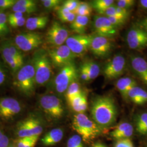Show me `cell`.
<instances>
[{
  "label": "cell",
  "mask_w": 147,
  "mask_h": 147,
  "mask_svg": "<svg viewBox=\"0 0 147 147\" xmlns=\"http://www.w3.org/2000/svg\"><path fill=\"white\" fill-rule=\"evenodd\" d=\"M9 138L5 135H4L0 140V147H9Z\"/></svg>",
  "instance_id": "cell-50"
},
{
  "label": "cell",
  "mask_w": 147,
  "mask_h": 147,
  "mask_svg": "<svg viewBox=\"0 0 147 147\" xmlns=\"http://www.w3.org/2000/svg\"><path fill=\"white\" fill-rule=\"evenodd\" d=\"M93 28L96 36L110 38L117 33V27L114 26L107 16H95L93 21Z\"/></svg>",
  "instance_id": "cell-13"
},
{
  "label": "cell",
  "mask_w": 147,
  "mask_h": 147,
  "mask_svg": "<svg viewBox=\"0 0 147 147\" xmlns=\"http://www.w3.org/2000/svg\"><path fill=\"white\" fill-rule=\"evenodd\" d=\"M71 11H70L68 9H67L66 8L64 7L62 5L59 7L57 9V14L60 20H62L64 18L69 15Z\"/></svg>",
  "instance_id": "cell-46"
},
{
  "label": "cell",
  "mask_w": 147,
  "mask_h": 147,
  "mask_svg": "<svg viewBox=\"0 0 147 147\" xmlns=\"http://www.w3.org/2000/svg\"><path fill=\"white\" fill-rule=\"evenodd\" d=\"M24 17V14L19 12H13L8 16V22L15 21Z\"/></svg>",
  "instance_id": "cell-47"
},
{
  "label": "cell",
  "mask_w": 147,
  "mask_h": 147,
  "mask_svg": "<svg viewBox=\"0 0 147 147\" xmlns=\"http://www.w3.org/2000/svg\"><path fill=\"white\" fill-rule=\"evenodd\" d=\"M126 62L121 55H116L106 64L103 69V74L107 80L117 79L125 70Z\"/></svg>",
  "instance_id": "cell-11"
},
{
  "label": "cell",
  "mask_w": 147,
  "mask_h": 147,
  "mask_svg": "<svg viewBox=\"0 0 147 147\" xmlns=\"http://www.w3.org/2000/svg\"><path fill=\"white\" fill-rule=\"evenodd\" d=\"M113 0H95L92 2V7L100 14H104L106 9L113 5Z\"/></svg>",
  "instance_id": "cell-24"
},
{
  "label": "cell",
  "mask_w": 147,
  "mask_h": 147,
  "mask_svg": "<svg viewBox=\"0 0 147 147\" xmlns=\"http://www.w3.org/2000/svg\"><path fill=\"white\" fill-rule=\"evenodd\" d=\"M27 124L29 126L33 136H39L42 133V126L40 121L34 118H30L26 119Z\"/></svg>",
  "instance_id": "cell-28"
},
{
  "label": "cell",
  "mask_w": 147,
  "mask_h": 147,
  "mask_svg": "<svg viewBox=\"0 0 147 147\" xmlns=\"http://www.w3.org/2000/svg\"><path fill=\"white\" fill-rule=\"evenodd\" d=\"M135 2V1L134 0H119L117 2V6L128 10L134 5Z\"/></svg>",
  "instance_id": "cell-38"
},
{
  "label": "cell",
  "mask_w": 147,
  "mask_h": 147,
  "mask_svg": "<svg viewBox=\"0 0 147 147\" xmlns=\"http://www.w3.org/2000/svg\"><path fill=\"white\" fill-rule=\"evenodd\" d=\"M15 147L14 146H11V147Z\"/></svg>",
  "instance_id": "cell-56"
},
{
  "label": "cell",
  "mask_w": 147,
  "mask_h": 147,
  "mask_svg": "<svg viewBox=\"0 0 147 147\" xmlns=\"http://www.w3.org/2000/svg\"><path fill=\"white\" fill-rule=\"evenodd\" d=\"M17 135L19 138L34 137L27 124L26 119L21 121L18 124L17 128Z\"/></svg>",
  "instance_id": "cell-29"
},
{
  "label": "cell",
  "mask_w": 147,
  "mask_h": 147,
  "mask_svg": "<svg viewBox=\"0 0 147 147\" xmlns=\"http://www.w3.org/2000/svg\"><path fill=\"white\" fill-rule=\"evenodd\" d=\"M80 3V1L76 0H67L64 1L62 6L66 8L70 11L75 13V11H76Z\"/></svg>",
  "instance_id": "cell-37"
},
{
  "label": "cell",
  "mask_w": 147,
  "mask_h": 147,
  "mask_svg": "<svg viewBox=\"0 0 147 147\" xmlns=\"http://www.w3.org/2000/svg\"><path fill=\"white\" fill-rule=\"evenodd\" d=\"M16 5L22 6L37 7L36 2L33 0H18L16 1Z\"/></svg>",
  "instance_id": "cell-44"
},
{
  "label": "cell",
  "mask_w": 147,
  "mask_h": 147,
  "mask_svg": "<svg viewBox=\"0 0 147 147\" xmlns=\"http://www.w3.org/2000/svg\"><path fill=\"white\" fill-rule=\"evenodd\" d=\"M69 31L57 21L53 22L48 30L46 39L47 42L56 47L63 45L68 38Z\"/></svg>",
  "instance_id": "cell-10"
},
{
  "label": "cell",
  "mask_w": 147,
  "mask_h": 147,
  "mask_svg": "<svg viewBox=\"0 0 147 147\" xmlns=\"http://www.w3.org/2000/svg\"><path fill=\"white\" fill-rule=\"evenodd\" d=\"M36 84V73L33 64H28L22 66L18 71L16 86L21 92L30 95L33 92Z\"/></svg>",
  "instance_id": "cell-4"
},
{
  "label": "cell",
  "mask_w": 147,
  "mask_h": 147,
  "mask_svg": "<svg viewBox=\"0 0 147 147\" xmlns=\"http://www.w3.org/2000/svg\"><path fill=\"white\" fill-rule=\"evenodd\" d=\"M115 147H134V145L130 139L125 138L118 140Z\"/></svg>",
  "instance_id": "cell-41"
},
{
  "label": "cell",
  "mask_w": 147,
  "mask_h": 147,
  "mask_svg": "<svg viewBox=\"0 0 147 147\" xmlns=\"http://www.w3.org/2000/svg\"><path fill=\"white\" fill-rule=\"evenodd\" d=\"M136 130L141 135L147 134V113H143L137 117Z\"/></svg>",
  "instance_id": "cell-26"
},
{
  "label": "cell",
  "mask_w": 147,
  "mask_h": 147,
  "mask_svg": "<svg viewBox=\"0 0 147 147\" xmlns=\"http://www.w3.org/2000/svg\"><path fill=\"white\" fill-rule=\"evenodd\" d=\"M89 21V16H77L71 23L70 28L77 34H84Z\"/></svg>",
  "instance_id": "cell-23"
},
{
  "label": "cell",
  "mask_w": 147,
  "mask_h": 147,
  "mask_svg": "<svg viewBox=\"0 0 147 147\" xmlns=\"http://www.w3.org/2000/svg\"><path fill=\"white\" fill-rule=\"evenodd\" d=\"M134 132V127L131 124L123 122L116 126L111 132V136L113 138L119 140L121 139L129 138Z\"/></svg>",
  "instance_id": "cell-17"
},
{
  "label": "cell",
  "mask_w": 147,
  "mask_h": 147,
  "mask_svg": "<svg viewBox=\"0 0 147 147\" xmlns=\"http://www.w3.org/2000/svg\"><path fill=\"white\" fill-rule=\"evenodd\" d=\"M87 109V96L85 93H84L82 99L81 101V113H84V112L86 111Z\"/></svg>",
  "instance_id": "cell-48"
},
{
  "label": "cell",
  "mask_w": 147,
  "mask_h": 147,
  "mask_svg": "<svg viewBox=\"0 0 147 147\" xmlns=\"http://www.w3.org/2000/svg\"><path fill=\"white\" fill-rule=\"evenodd\" d=\"M72 126L84 142L93 140L101 132L100 126L84 113H77L74 116Z\"/></svg>",
  "instance_id": "cell-2"
},
{
  "label": "cell",
  "mask_w": 147,
  "mask_h": 147,
  "mask_svg": "<svg viewBox=\"0 0 147 147\" xmlns=\"http://www.w3.org/2000/svg\"><path fill=\"white\" fill-rule=\"evenodd\" d=\"M132 68L142 82L147 86V62L141 57L132 56L130 58Z\"/></svg>",
  "instance_id": "cell-16"
},
{
  "label": "cell",
  "mask_w": 147,
  "mask_h": 147,
  "mask_svg": "<svg viewBox=\"0 0 147 147\" xmlns=\"http://www.w3.org/2000/svg\"><path fill=\"white\" fill-rule=\"evenodd\" d=\"M89 75L90 81L96 78L100 74V67L99 65L93 61H87L84 62Z\"/></svg>",
  "instance_id": "cell-25"
},
{
  "label": "cell",
  "mask_w": 147,
  "mask_h": 147,
  "mask_svg": "<svg viewBox=\"0 0 147 147\" xmlns=\"http://www.w3.org/2000/svg\"><path fill=\"white\" fill-rule=\"evenodd\" d=\"M5 134H3V132L1 130H0V140L1 139V138L3 137V136Z\"/></svg>",
  "instance_id": "cell-55"
},
{
  "label": "cell",
  "mask_w": 147,
  "mask_h": 147,
  "mask_svg": "<svg viewBox=\"0 0 147 147\" xmlns=\"http://www.w3.org/2000/svg\"><path fill=\"white\" fill-rule=\"evenodd\" d=\"M66 92V97L68 102H70L82 92L81 90L80 85L79 82H77V80L74 81L69 85Z\"/></svg>",
  "instance_id": "cell-27"
},
{
  "label": "cell",
  "mask_w": 147,
  "mask_h": 147,
  "mask_svg": "<svg viewBox=\"0 0 147 147\" xmlns=\"http://www.w3.org/2000/svg\"><path fill=\"white\" fill-rule=\"evenodd\" d=\"M7 48L8 49L11 55L14 56L15 58H16L19 61L24 62V58L23 55L21 53V50H20L18 47L16 45V44H13L11 42H7L5 43Z\"/></svg>",
  "instance_id": "cell-33"
},
{
  "label": "cell",
  "mask_w": 147,
  "mask_h": 147,
  "mask_svg": "<svg viewBox=\"0 0 147 147\" xmlns=\"http://www.w3.org/2000/svg\"><path fill=\"white\" fill-rule=\"evenodd\" d=\"M107 18L110 21L111 23L116 27L123 25L127 19L125 18L116 16H108Z\"/></svg>",
  "instance_id": "cell-40"
},
{
  "label": "cell",
  "mask_w": 147,
  "mask_h": 147,
  "mask_svg": "<svg viewBox=\"0 0 147 147\" xmlns=\"http://www.w3.org/2000/svg\"><path fill=\"white\" fill-rule=\"evenodd\" d=\"M83 95H84V92H82V93H81L78 96L74 98L73 100L69 102V104L73 109V110L74 111L78 113H81L80 107H81V104L82 99Z\"/></svg>",
  "instance_id": "cell-34"
},
{
  "label": "cell",
  "mask_w": 147,
  "mask_h": 147,
  "mask_svg": "<svg viewBox=\"0 0 147 147\" xmlns=\"http://www.w3.org/2000/svg\"><path fill=\"white\" fill-rule=\"evenodd\" d=\"M42 42V36L34 32L21 33L16 36L14 40V43L18 48L25 52L37 49Z\"/></svg>",
  "instance_id": "cell-7"
},
{
  "label": "cell",
  "mask_w": 147,
  "mask_h": 147,
  "mask_svg": "<svg viewBox=\"0 0 147 147\" xmlns=\"http://www.w3.org/2000/svg\"><path fill=\"white\" fill-rule=\"evenodd\" d=\"M80 75L81 79H82L83 81H86V82L90 81L88 74L87 73V69L86 68L84 63L82 64L80 68Z\"/></svg>",
  "instance_id": "cell-43"
},
{
  "label": "cell",
  "mask_w": 147,
  "mask_h": 147,
  "mask_svg": "<svg viewBox=\"0 0 147 147\" xmlns=\"http://www.w3.org/2000/svg\"><path fill=\"white\" fill-rule=\"evenodd\" d=\"M141 25L142 28L147 32V17L144 18L141 22Z\"/></svg>",
  "instance_id": "cell-52"
},
{
  "label": "cell",
  "mask_w": 147,
  "mask_h": 147,
  "mask_svg": "<svg viewBox=\"0 0 147 147\" xmlns=\"http://www.w3.org/2000/svg\"><path fill=\"white\" fill-rule=\"evenodd\" d=\"M37 7H27L15 5L12 8V10L14 12H19L22 14L24 13H32L36 11Z\"/></svg>",
  "instance_id": "cell-35"
},
{
  "label": "cell",
  "mask_w": 147,
  "mask_h": 147,
  "mask_svg": "<svg viewBox=\"0 0 147 147\" xmlns=\"http://www.w3.org/2000/svg\"><path fill=\"white\" fill-rule=\"evenodd\" d=\"M8 18L5 13L0 11V37L5 36L9 32L8 26Z\"/></svg>",
  "instance_id": "cell-32"
},
{
  "label": "cell",
  "mask_w": 147,
  "mask_h": 147,
  "mask_svg": "<svg viewBox=\"0 0 147 147\" xmlns=\"http://www.w3.org/2000/svg\"><path fill=\"white\" fill-rule=\"evenodd\" d=\"M40 104L45 112L53 118H59L63 116V105L57 96L53 95H43L40 98Z\"/></svg>",
  "instance_id": "cell-9"
},
{
  "label": "cell",
  "mask_w": 147,
  "mask_h": 147,
  "mask_svg": "<svg viewBox=\"0 0 147 147\" xmlns=\"http://www.w3.org/2000/svg\"><path fill=\"white\" fill-rule=\"evenodd\" d=\"M90 112L94 121L100 127L110 126L116 121L117 107L113 99L109 96H100L95 98Z\"/></svg>",
  "instance_id": "cell-1"
},
{
  "label": "cell",
  "mask_w": 147,
  "mask_h": 147,
  "mask_svg": "<svg viewBox=\"0 0 147 147\" xmlns=\"http://www.w3.org/2000/svg\"><path fill=\"white\" fill-rule=\"evenodd\" d=\"M5 79V71L3 70V69L1 68L0 66V85L2 84Z\"/></svg>",
  "instance_id": "cell-51"
},
{
  "label": "cell",
  "mask_w": 147,
  "mask_h": 147,
  "mask_svg": "<svg viewBox=\"0 0 147 147\" xmlns=\"http://www.w3.org/2000/svg\"><path fill=\"white\" fill-rule=\"evenodd\" d=\"M76 14L74 13V12H71L69 15L64 18L61 21H62L63 22H70L72 23L74 20L75 19L76 17Z\"/></svg>",
  "instance_id": "cell-49"
},
{
  "label": "cell",
  "mask_w": 147,
  "mask_h": 147,
  "mask_svg": "<svg viewBox=\"0 0 147 147\" xmlns=\"http://www.w3.org/2000/svg\"></svg>",
  "instance_id": "cell-57"
},
{
  "label": "cell",
  "mask_w": 147,
  "mask_h": 147,
  "mask_svg": "<svg viewBox=\"0 0 147 147\" xmlns=\"http://www.w3.org/2000/svg\"><path fill=\"white\" fill-rule=\"evenodd\" d=\"M48 55L53 65L61 68L74 63L77 57L66 45L53 48L49 51Z\"/></svg>",
  "instance_id": "cell-8"
},
{
  "label": "cell",
  "mask_w": 147,
  "mask_h": 147,
  "mask_svg": "<svg viewBox=\"0 0 147 147\" xmlns=\"http://www.w3.org/2000/svg\"><path fill=\"white\" fill-rule=\"evenodd\" d=\"M78 77V70L74 63L62 68L54 81L56 91L59 93L65 92L69 85L77 80Z\"/></svg>",
  "instance_id": "cell-5"
},
{
  "label": "cell",
  "mask_w": 147,
  "mask_h": 147,
  "mask_svg": "<svg viewBox=\"0 0 147 147\" xmlns=\"http://www.w3.org/2000/svg\"><path fill=\"white\" fill-rule=\"evenodd\" d=\"M26 19L23 17L21 19H19L18 20H16L15 21H9L8 22L9 25L12 27H21L24 26V25L26 24Z\"/></svg>",
  "instance_id": "cell-45"
},
{
  "label": "cell",
  "mask_w": 147,
  "mask_h": 147,
  "mask_svg": "<svg viewBox=\"0 0 147 147\" xmlns=\"http://www.w3.org/2000/svg\"><path fill=\"white\" fill-rule=\"evenodd\" d=\"M42 5L47 9H53L58 7L61 1L59 0H43L42 1Z\"/></svg>",
  "instance_id": "cell-39"
},
{
  "label": "cell",
  "mask_w": 147,
  "mask_h": 147,
  "mask_svg": "<svg viewBox=\"0 0 147 147\" xmlns=\"http://www.w3.org/2000/svg\"><path fill=\"white\" fill-rule=\"evenodd\" d=\"M92 11V6L89 5L88 3L84 2H80L75 13L76 14V16H89L91 14Z\"/></svg>",
  "instance_id": "cell-31"
},
{
  "label": "cell",
  "mask_w": 147,
  "mask_h": 147,
  "mask_svg": "<svg viewBox=\"0 0 147 147\" xmlns=\"http://www.w3.org/2000/svg\"><path fill=\"white\" fill-rule=\"evenodd\" d=\"M94 36L90 34H75L69 36L66 45L78 57L84 56L89 49Z\"/></svg>",
  "instance_id": "cell-6"
},
{
  "label": "cell",
  "mask_w": 147,
  "mask_h": 147,
  "mask_svg": "<svg viewBox=\"0 0 147 147\" xmlns=\"http://www.w3.org/2000/svg\"><path fill=\"white\" fill-rule=\"evenodd\" d=\"M38 136L19 138L16 147H34L38 140Z\"/></svg>",
  "instance_id": "cell-30"
},
{
  "label": "cell",
  "mask_w": 147,
  "mask_h": 147,
  "mask_svg": "<svg viewBox=\"0 0 147 147\" xmlns=\"http://www.w3.org/2000/svg\"><path fill=\"white\" fill-rule=\"evenodd\" d=\"M91 147H106L105 145L100 142H97L96 143H94L93 144Z\"/></svg>",
  "instance_id": "cell-54"
},
{
  "label": "cell",
  "mask_w": 147,
  "mask_h": 147,
  "mask_svg": "<svg viewBox=\"0 0 147 147\" xmlns=\"http://www.w3.org/2000/svg\"><path fill=\"white\" fill-rule=\"evenodd\" d=\"M63 137V131L61 129H53L43 137L42 142L45 146H52L60 142Z\"/></svg>",
  "instance_id": "cell-20"
},
{
  "label": "cell",
  "mask_w": 147,
  "mask_h": 147,
  "mask_svg": "<svg viewBox=\"0 0 147 147\" xmlns=\"http://www.w3.org/2000/svg\"><path fill=\"white\" fill-rule=\"evenodd\" d=\"M21 110L19 102L14 98L7 97L0 99V117L9 119L19 114Z\"/></svg>",
  "instance_id": "cell-14"
},
{
  "label": "cell",
  "mask_w": 147,
  "mask_h": 147,
  "mask_svg": "<svg viewBox=\"0 0 147 147\" xmlns=\"http://www.w3.org/2000/svg\"><path fill=\"white\" fill-rule=\"evenodd\" d=\"M16 1L15 0H0V8L2 9L12 8L16 5Z\"/></svg>",
  "instance_id": "cell-42"
},
{
  "label": "cell",
  "mask_w": 147,
  "mask_h": 147,
  "mask_svg": "<svg viewBox=\"0 0 147 147\" xmlns=\"http://www.w3.org/2000/svg\"><path fill=\"white\" fill-rule=\"evenodd\" d=\"M117 88L124 99H128V93L130 89L137 86V82L130 78H122L119 79L116 84Z\"/></svg>",
  "instance_id": "cell-19"
},
{
  "label": "cell",
  "mask_w": 147,
  "mask_h": 147,
  "mask_svg": "<svg viewBox=\"0 0 147 147\" xmlns=\"http://www.w3.org/2000/svg\"><path fill=\"white\" fill-rule=\"evenodd\" d=\"M33 63L36 84L40 85L45 84L50 79L52 74V63L49 55L43 50L37 51L34 55Z\"/></svg>",
  "instance_id": "cell-3"
},
{
  "label": "cell",
  "mask_w": 147,
  "mask_h": 147,
  "mask_svg": "<svg viewBox=\"0 0 147 147\" xmlns=\"http://www.w3.org/2000/svg\"><path fill=\"white\" fill-rule=\"evenodd\" d=\"M49 21L47 16H40L28 18L26 22L27 29L30 31L44 28Z\"/></svg>",
  "instance_id": "cell-22"
},
{
  "label": "cell",
  "mask_w": 147,
  "mask_h": 147,
  "mask_svg": "<svg viewBox=\"0 0 147 147\" xmlns=\"http://www.w3.org/2000/svg\"><path fill=\"white\" fill-rule=\"evenodd\" d=\"M0 51L5 63L8 65L13 72L18 71L22 67L24 62L19 61L11 55L5 43L1 45Z\"/></svg>",
  "instance_id": "cell-18"
},
{
  "label": "cell",
  "mask_w": 147,
  "mask_h": 147,
  "mask_svg": "<svg viewBox=\"0 0 147 147\" xmlns=\"http://www.w3.org/2000/svg\"><path fill=\"white\" fill-rule=\"evenodd\" d=\"M126 42L133 50H141L147 47V32L142 28L135 27L127 33Z\"/></svg>",
  "instance_id": "cell-12"
},
{
  "label": "cell",
  "mask_w": 147,
  "mask_h": 147,
  "mask_svg": "<svg viewBox=\"0 0 147 147\" xmlns=\"http://www.w3.org/2000/svg\"><path fill=\"white\" fill-rule=\"evenodd\" d=\"M128 99L136 105H143L147 102V92L141 87L135 86L129 92Z\"/></svg>",
  "instance_id": "cell-21"
},
{
  "label": "cell",
  "mask_w": 147,
  "mask_h": 147,
  "mask_svg": "<svg viewBox=\"0 0 147 147\" xmlns=\"http://www.w3.org/2000/svg\"><path fill=\"white\" fill-rule=\"evenodd\" d=\"M112 47V44L109 38L96 35L92 40L89 50L95 56L102 57L110 53Z\"/></svg>",
  "instance_id": "cell-15"
},
{
  "label": "cell",
  "mask_w": 147,
  "mask_h": 147,
  "mask_svg": "<svg viewBox=\"0 0 147 147\" xmlns=\"http://www.w3.org/2000/svg\"><path fill=\"white\" fill-rule=\"evenodd\" d=\"M139 3L142 8L147 9V0H141L139 1Z\"/></svg>",
  "instance_id": "cell-53"
},
{
  "label": "cell",
  "mask_w": 147,
  "mask_h": 147,
  "mask_svg": "<svg viewBox=\"0 0 147 147\" xmlns=\"http://www.w3.org/2000/svg\"><path fill=\"white\" fill-rule=\"evenodd\" d=\"M67 147H84L81 137L76 135L71 137L67 142Z\"/></svg>",
  "instance_id": "cell-36"
}]
</instances>
